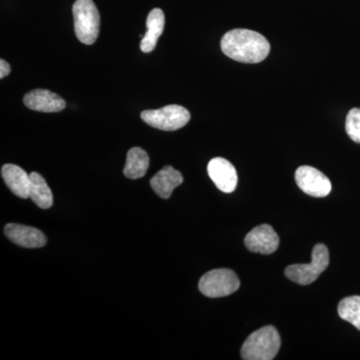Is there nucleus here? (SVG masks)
<instances>
[{"instance_id":"nucleus-13","label":"nucleus","mask_w":360,"mask_h":360,"mask_svg":"<svg viewBox=\"0 0 360 360\" xmlns=\"http://www.w3.org/2000/svg\"><path fill=\"white\" fill-rule=\"evenodd\" d=\"M184 182V176L179 170L167 165L160 170L150 180L153 191L163 200H167L177 186Z\"/></svg>"},{"instance_id":"nucleus-5","label":"nucleus","mask_w":360,"mask_h":360,"mask_svg":"<svg viewBox=\"0 0 360 360\" xmlns=\"http://www.w3.org/2000/svg\"><path fill=\"white\" fill-rule=\"evenodd\" d=\"M141 120L155 129L174 131L186 127L191 120V113L184 106L170 104L160 110L142 111Z\"/></svg>"},{"instance_id":"nucleus-6","label":"nucleus","mask_w":360,"mask_h":360,"mask_svg":"<svg viewBox=\"0 0 360 360\" xmlns=\"http://www.w3.org/2000/svg\"><path fill=\"white\" fill-rule=\"evenodd\" d=\"M240 286L238 276L231 269H219L208 271L201 277L198 288L210 298L224 297L236 292Z\"/></svg>"},{"instance_id":"nucleus-14","label":"nucleus","mask_w":360,"mask_h":360,"mask_svg":"<svg viewBox=\"0 0 360 360\" xmlns=\"http://www.w3.org/2000/svg\"><path fill=\"white\" fill-rule=\"evenodd\" d=\"M165 16L160 8H155L149 13L146 20V32L142 37L141 49L144 53H148L155 49L158 39L165 30Z\"/></svg>"},{"instance_id":"nucleus-8","label":"nucleus","mask_w":360,"mask_h":360,"mask_svg":"<svg viewBox=\"0 0 360 360\" xmlns=\"http://www.w3.org/2000/svg\"><path fill=\"white\" fill-rule=\"evenodd\" d=\"M207 172L222 193H231L236 191L238 182V172L229 160L222 158H213L208 163Z\"/></svg>"},{"instance_id":"nucleus-9","label":"nucleus","mask_w":360,"mask_h":360,"mask_svg":"<svg viewBox=\"0 0 360 360\" xmlns=\"http://www.w3.org/2000/svg\"><path fill=\"white\" fill-rule=\"evenodd\" d=\"M245 245L251 252L271 255L278 248L279 238L270 225H258L245 236Z\"/></svg>"},{"instance_id":"nucleus-18","label":"nucleus","mask_w":360,"mask_h":360,"mask_svg":"<svg viewBox=\"0 0 360 360\" xmlns=\"http://www.w3.org/2000/svg\"><path fill=\"white\" fill-rule=\"evenodd\" d=\"M345 130L352 141L360 143V108H352L348 112Z\"/></svg>"},{"instance_id":"nucleus-4","label":"nucleus","mask_w":360,"mask_h":360,"mask_svg":"<svg viewBox=\"0 0 360 360\" xmlns=\"http://www.w3.org/2000/svg\"><path fill=\"white\" fill-rule=\"evenodd\" d=\"M329 264V252L326 245L319 243L314 248L311 262L309 264H292L286 267V277L293 283L309 285L314 283L322 272L328 269Z\"/></svg>"},{"instance_id":"nucleus-2","label":"nucleus","mask_w":360,"mask_h":360,"mask_svg":"<svg viewBox=\"0 0 360 360\" xmlns=\"http://www.w3.org/2000/svg\"><path fill=\"white\" fill-rule=\"evenodd\" d=\"M281 340L278 331L271 326L258 329L248 336L241 347V359L271 360L278 354Z\"/></svg>"},{"instance_id":"nucleus-7","label":"nucleus","mask_w":360,"mask_h":360,"mask_svg":"<svg viewBox=\"0 0 360 360\" xmlns=\"http://www.w3.org/2000/svg\"><path fill=\"white\" fill-rule=\"evenodd\" d=\"M295 181L303 193L314 198H326L331 191V182L316 168L300 167L295 172Z\"/></svg>"},{"instance_id":"nucleus-3","label":"nucleus","mask_w":360,"mask_h":360,"mask_svg":"<svg viewBox=\"0 0 360 360\" xmlns=\"http://www.w3.org/2000/svg\"><path fill=\"white\" fill-rule=\"evenodd\" d=\"M75 32L82 44H94L101 30V15L92 0H77L72 7Z\"/></svg>"},{"instance_id":"nucleus-12","label":"nucleus","mask_w":360,"mask_h":360,"mask_svg":"<svg viewBox=\"0 0 360 360\" xmlns=\"http://www.w3.org/2000/svg\"><path fill=\"white\" fill-rule=\"evenodd\" d=\"M1 176L7 187L18 198H30V174L15 165H4L1 168Z\"/></svg>"},{"instance_id":"nucleus-10","label":"nucleus","mask_w":360,"mask_h":360,"mask_svg":"<svg viewBox=\"0 0 360 360\" xmlns=\"http://www.w3.org/2000/svg\"><path fill=\"white\" fill-rule=\"evenodd\" d=\"M26 108L40 112H59L65 108L63 97L47 89H34L25 94L23 98Z\"/></svg>"},{"instance_id":"nucleus-17","label":"nucleus","mask_w":360,"mask_h":360,"mask_svg":"<svg viewBox=\"0 0 360 360\" xmlns=\"http://www.w3.org/2000/svg\"><path fill=\"white\" fill-rule=\"evenodd\" d=\"M338 310L343 321L349 322L360 330V296L343 298L338 304Z\"/></svg>"},{"instance_id":"nucleus-15","label":"nucleus","mask_w":360,"mask_h":360,"mask_svg":"<svg viewBox=\"0 0 360 360\" xmlns=\"http://www.w3.org/2000/svg\"><path fill=\"white\" fill-rule=\"evenodd\" d=\"M149 167V156L141 148H132L127 153L123 174L129 179H139L146 174Z\"/></svg>"},{"instance_id":"nucleus-1","label":"nucleus","mask_w":360,"mask_h":360,"mask_svg":"<svg viewBox=\"0 0 360 360\" xmlns=\"http://www.w3.org/2000/svg\"><path fill=\"white\" fill-rule=\"evenodd\" d=\"M220 46L225 56L243 63H262L270 52L269 40L264 35L243 28L225 33Z\"/></svg>"},{"instance_id":"nucleus-19","label":"nucleus","mask_w":360,"mask_h":360,"mask_svg":"<svg viewBox=\"0 0 360 360\" xmlns=\"http://www.w3.org/2000/svg\"><path fill=\"white\" fill-rule=\"evenodd\" d=\"M11 65L4 59H1L0 60V78L2 79V78L6 77L11 73Z\"/></svg>"},{"instance_id":"nucleus-11","label":"nucleus","mask_w":360,"mask_h":360,"mask_svg":"<svg viewBox=\"0 0 360 360\" xmlns=\"http://www.w3.org/2000/svg\"><path fill=\"white\" fill-rule=\"evenodd\" d=\"M7 238L16 245L26 248H39L46 245L44 232L26 225L9 224L4 229Z\"/></svg>"},{"instance_id":"nucleus-16","label":"nucleus","mask_w":360,"mask_h":360,"mask_svg":"<svg viewBox=\"0 0 360 360\" xmlns=\"http://www.w3.org/2000/svg\"><path fill=\"white\" fill-rule=\"evenodd\" d=\"M30 198L42 210H47L53 205V195L51 187L37 172L30 174Z\"/></svg>"}]
</instances>
